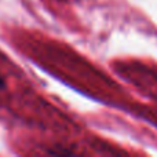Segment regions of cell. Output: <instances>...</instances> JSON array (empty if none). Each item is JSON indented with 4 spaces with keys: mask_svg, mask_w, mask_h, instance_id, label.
<instances>
[{
    "mask_svg": "<svg viewBox=\"0 0 157 157\" xmlns=\"http://www.w3.org/2000/svg\"><path fill=\"white\" fill-rule=\"evenodd\" d=\"M4 88H6V80H4V77H3V75L0 73V91Z\"/></svg>",
    "mask_w": 157,
    "mask_h": 157,
    "instance_id": "obj_1",
    "label": "cell"
}]
</instances>
